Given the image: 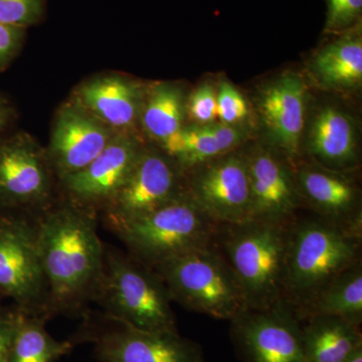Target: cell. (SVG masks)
Segmentation results:
<instances>
[{"instance_id":"29","label":"cell","mask_w":362,"mask_h":362,"mask_svg":"<svg viewBox=\"0 0 362 362\" xmlns=\"http://www.w3.org/2000/svg\"><path fill=\"white\" fill-rule=\"evenodd\" d=\"M185 116L197 125L216 122V86L209 82L199 85L187 100Z\"/></svg>"},{"instance_id":"23","label":"cell","mask_w":362,"mask_h":362,"mask_svg":"<svg viewBox=\"0 0 362 362\" xmlns=\"http://www.w3.org/2000/svg\"><path fill=\"white\" fill-rule=\"evenodd\" d=\"M185 93L180 86L161 82L147 86L139 127L159 146L183 127Z\"/></svg>"},{"instance_id":"28","label":"cell","mask_w":362,"mask_h":362,"mask_svg":"<svg viewBox=\"0 0 362 362\" xmlns=\"http://www.w3.org/2000/svg\"><path fill=\"white\" fill-rule=\"evenodd\" d=\"M325 4L326 35H339L361 25L362 0H325Z\"/></svg>"},{"instance_id":"22","label":"cell","mask_w":362,"mask_h":362,"mask_svg":"<svg viewBox=\"0 0 362 362\" xmlns=\"http://www.w3.org/2000/svg\"><path fill=\"white\" fill-rule=\"evenodd\" d=\"M306 362H349L362 349L361 326L330 316L298 317Z\"/></svg>"},{"instance_id":"27","label":"cell","mask_w":362,"mask_h":362,"mask_svg":"<svg viewBox=\"0 0 362 362\" xmlns=\"http://www.w3.org/2000/svg\"><path fill=\"white\" fill-rule=\"evenodd\" d=\"M250 114L246 98L237 88L221 81L216 86V120L228 125H240Z\"/></svg>"},{"instance_id":"33","label":"cell","mask_w":362,"mask_h":362,"mask_svg":"<svg viewBox=\"0 0 362 362\" xmlns=\"http://www.w3.org/2000/svg\"><path fill=\"white\" fill-rule=\"evenodd\" d=\"M349 362H362V349L358 350Z\"/></svg>"},{"instance_id":"32","label":"cell","mask_w":362,"mask_h":362,"mask_svg":"<svg viewBox=\"0 0 362 362\" xmlns=\"http://www.w3.org/2000/svg\"><path fill=\"white\" fill-rule=\"evenodd\" d=\"M14 110L11 102L0 94V138L6 135L7 129L13 122Z\"/></svg>"},{"instance_id":"4","label":"cell","mask_w":362,"mask_h":362,"mask_svg":"<svg viewBox=\"0 0 362 362\" xmlns=\"http://www.w3.org/2000/svg\"><path fill=\"white\" fill-rule=\"evenodd\" d=\"M220 226L185 192L111 232L122 240L133 258L154 268L194 250L211 246Z\"/></svg>"},{"instance_id":"10","label":"cell","mask_w":362,"mask_h":362,"mask_svg":"<svg viewBox=\"0 0 362 362\" xmlns=\"http://www.w3.org/2000/svg\"><path fill=\"white\" fill-rule=\"evenodd\" d=\"M185 192V175L180 166L161 149L145 146L127 180L102 213L105 226L112 230Z\"/></svg>"},{"instance_id":"24","label":"cell","mask_w":362,"mask_h":362,"mask_svg":"<svg viewBox=\"0 0 362 362\" xmlns=\"http://www.w3.org/2000/svg\"><path fill=\"white\" fill-rule=\"evenodd\" d=\"M295 311V310H294ZM298 317L330 316L361 326L362 322L361 261L323 288L306 306L295 311Z\"/></svg>"},{"instance_id":"19","label":"cell","mask_w":362,"mask_h":362,"mask_svg":"<svg viewBox=\"0 0 362 362\" xmlns=\"http://www.w3.org/2000/svg\"><path fill=\"white\" fill-rule=\"evenodd\" d=\"M303 145L312 162L349 173L358 163L356 122L335 105H323L312 116Z\"/></svg>"},{"instance_id":"18","label":"cell","mask_w":362,"mask_h":362,"mask_svg":"<svg viewBox=\"0 0 362 362\" xmlns=\"http://www.w3.org/2000/svg\"><path fill=\"white\" fill-rule=\"evenodd\" d=\"M294 173L301 204L323 220L362 233L358 187L349 173L311 162L297 163Z\"/></svg>"},{"instance_id":"11","label":"cell","mask_w":362,"mask_h":362,"mask_svg":"<svg viewBox=\"0 0 362 362\" xmlns=\"http://www.w3.org/2000/svg\"><path fill=\"white\" fill-rule=\"evenodd\" d=\"M185 175L188 197L218 225L251 221V194L243 153H230L204 162Z\"/></svg>"},{"instance_id":"3","label":"cell","mask_w":362,"mask_h":362,"mask_svg":"<svg viewBox=\"0 0 362 362\" xmlns=\"http://www.w3.org/2000/svg\"><path fill=\"white\" fill-rule=\"evenodd\" d=\"M290 225L247 221L220 226L216 240L223 252L218 251L237 279L247 309L265 310L283 301Z\"/></svg>"},{"instance_id":"9","label":"cell","mask_w":362,"mask_h":362,"mask_svg":"<svg viewBox=\"0 0 362 362\" xmlns=\"http://www.w3.org/2000/svg\"><path fill=\"white\" fill-rule=\"evenodd\" d=\"M54 180L47 151L35 138H0V211L37 218L52 204Z\"/></svg>"},{"instance_id":"14","label":"cell","mask_w":362,"mask_h":362,"mask_svg":"<svg viewBox=\"0 0 362 362\" xmlns=\"http://www.w3.org/2000/svg\"><path fill=\"white\" fill-rule=\"evenodd\" d=\"M299 74L288 71L259 90L257 109L272 149L294 168L302 153L306 130L308 90Z\"/></svg>"},{"instance_id":"16","label":"cell","mask_w":362,"mask_h":362,"mask_svg":"<svg viewBox=\"0 0 362 362\" xmlns=\"http://www.w3.org/2000/svg\"><path fill=\"white\" fill-rule=\"evenodd\" d=\"M116 135L71 100L62 105L52 123L49 147L45 149L56 180L82 170Z\"/></svg>"},{"instance_id":"20","label":"cell","mask_w":362,"mask_h":362,"mask_svg":"<svg viewBox=\"0 0 362 362\" xmlns=\"http://www.w3.org/2000/svg\"><path fill=\"white\" fill-rule=\"evenodd\" d=\"M309 73L319 87L337 93H352L362 84L361 23L317 49Z\"/></svg>"},{"instance_id":"7","label":"cell","mask_w":362,"mask_h":362,"mask_svg":"<svg viewBox=\"0 0 362 362\" xmlns=\"http://www.w3.org/2000/svg\"><path fill=\"white\" fill-rule=\"evenodd\" d=\"M37 218L0 211V296L23 313L49 320Z\"/></svg>"},{"instance_id":"17","label":"cell","mask_w":362,"mask_h":362,"mask_svg":"<svg viewBox=\"0 0 362 362\" xmlns=\"http://www.w3.org/2000/svg\"><path fill=\"white\" fill-rule=\"evenodd\" d=\"M147 86L121 74H102L83 81L71 101L116 134H137Z\"/></svg>"},{"instance_id":"26","label":"cell","mask_w":362,"mask_h":362,"mask_svg":"<svg viewBox=\"0 0 362 362\" xmlns=\"http://www.w3.org/2000/svg\"><path fill=\"white\" fill-rule=\"evenodd\" d=\"M47 0H0V23L25 28L42 23Z\"/></svg>"},{"instance_id":"25","label":"cell","mask_w":362,"mask_h":362,"mask_svg":"<svg viewBox=\"0 0 362 362\" xmlns=\"http://www.w3.org/2000/svg\"><path fill=\"white\" fill-rule=\"evenodd\" d=\"M45 321L18 310L7 362H57L70 354L76 343L52 337L45 329Z\"/></svg>"},{"instance_id":"15","label":"cell","mask_w":362,"mask_h":362,"mask_svg":"<svg viewBox=\"0 0 362 362\" xmlns=\"http://www.w3.org/2000/svg\"><path fill=\"white\" fill-rule=\"evenodd\" d=\"M251 194V221L289 225L302 206L294 168L270 146L243 153Z\"/></svg>"},{"instance_id":"30","label":"cell","mask_w":362,"mask_h":362,"mask_svg":"<svg viewBox=\"0 0 362 362\" xmlns=\"http://www.w3.org/2000/svg\"><path fill=\"white\" fill-rule=\"evenodd\" d=\"M25 28L0 23V73L18 56L25 40Z\"/></svg>"},{"instance_id":"8","label":"cell","mask_w":362,"mask_h":362,"mask_svg":"<svg viewBox=\"0 0 362 362\" xmlns=\"http://www.w3.org/2000/svg\"><path fill=\"white\" fill-rule=\"evenodd\" d=\"M71 340L92 343L101 362H204L199 345L178 331L140 329L106 314L88 319Z\"/></svg>"},{"instance_id":"31","label":"cell","mask_w":362,"mask_h":362,"mask_svg":"<svg viewBox=\"0 0 362 362\" xmlns=\"http://www.w3.org/2000/svg\"><path fill=\"white\" fill-rule=\"evenodd\" d=\"M16 314L18 310L16 307L11 309L0 308V362H7L16 328Z\"/></svg>"},{"instance_id":"1","label":"cell","mask_w":362,"mask_h":362,"mask_svg":"<svg viewBox=\"0 0 362 362\" xmlns=\"http://www.w3.org/2000/svg\"><path fill=\"white\" fill-rule=\"evenodd\" d=\"M97 218L66 199L37 218L49 319L83 315L96 299L105 258Z\"/></svg>"},{"instance_id":"34","label":"cell","mask_w":362,"mask_h":362,"mask_svg":"<svg viewBox=\"0 0 362 362\" xmlns=\"http://www.w3.org/2000/svg\"><path fill=\"white\" fill-rule=\"evenodd\" d=\"M1 299H4V298L0 296V308H1Z\"/></svg>"},{"instance_id":"21","label":"cell","mask_w":362,"mask_h":362,"mask_svg":"<svg viewBox=\"0 0 362 362\" xmlns=\"http://www.w3.org/2000/svg\"><path fill=\"white\" fill-rule=\"evenodd\" d=\"M246 132L240 125L220 122L182 128L162 143L161 149L183 173L214 158L233 152L244 142Z\"/></svg>"},{"instance_id":"2","label":"cell","mask_w":362,"mask_h":362,"mask_svg":"<svg viewBox=\"0 0 362 362\" xmlns=\"http://www.w3.org/2000/svg\"><path fill=\"white\" fill-rule=\"evenodd\" d=\"M361 233L319 216L293 221L283 301L300 310L343 272L361 262Z\"/></svg>"},{"instance_id":"5","label":"cell","mask_w":362,"mask_h":362,"mask_svg":"<svg viewBox=\"0 0 362 362\" xmlns=\"http://www.w3.org/2000/svg\"><path fill=\"white\" fill-rule=\"evenodd\" d=\"M95 302L104 314L151 331H178L170 295L153 269L128 252L105 247L104 274Z\"/></svg>"},{"instance_id":"12","label":"cell","mask_w":362,"mask_h":362,"mask_svg":"<svg viewBox=\"0 0 362 362\" xmlns=\"http://www.w3.org/2000/svg\"><path fill=\"white\" fill-rule=\"evenodd\" d=\"M230 337L244 362H306L301 324L284 301L265 310L246 309L230 321Z\"/></svg>"},{"instance_id":"13","label":"cell","mask_w":362,"mask_h":362,"mask_svg":"<svg viewBox=\"0 0 362 362\" xmlns=\"http://www.w3.org/2000/svg\"><path fill=\"white\" fill-rule=\"evenodd\" d=\"M144 147L137 134H117L82 170L59 180L66 201L96 216L103 213Z\"/></svg>"},{"instance_id":"6","label":"cell","mask_w":362,"mask_h":362,"mask_svg":"<svg viewBox=\"0 0 362 362\" xmlns=\"http://www.w3.org/2000/svg\"><path fill=\"white\" fill-rule=\"evenodd\" d=\"M152 269L163 281L171 300L188 310L230 321L247 309L237 279L216 244Z\"/></svg>"}]
</instances>
